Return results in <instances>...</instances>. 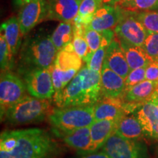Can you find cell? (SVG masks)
<instances>
[{
    "label": "cell",
    "instance_id": "1",
    "mask_svg": "<svg viewBox=\"0 0 158 158\" xmlns=\"http://www.w3.org/2000/svg\"><path fill=\"white\" fill-rule=\"evenodd\" d=\"M62 149L41 128L5 130L0 136V158H56Z\"/></svg>",
    "mask_w": 158,
    "mask_h": 158
},
{
    "label": "cell",
    "instance_id": "2",
    "mask_svg": "<svg viewBox=\"0 0 158 158\" xmlns=\"http://www.w3.org/2000/svg\"><path fill=\"white\" fill-rule=\"evenodd\" d=\"M101 73L87 65L77 73L54 101L58 108L70 106H94L101 100Z\"/></svg>",
    "mask_w": 158,
    "mask_h": 158
},
{
    "label": "cell",
    "instance_id": "3",
    "mask_svg": "<svg viewBox=\"0 0 158 158\" xmlns=\"http://www.w3.org/2000/svg\"><path fill=\"white\" fill-rule=\"evenodd\" d=\"M58 51L49 35L43 31L28 35L19 51V71L49 68L54 64Z\"/></svg>",
    "mask_w": 158,
    "mask_h": 158
},
{
    "label": "cell",
    "instance_id": "4",
    "mask_svg": "<svg viewBox=\"0 0 158 158\" xmlns=\"http://www.w3.org/2000/svg\"><path fill=\"white\" fill-rule=\"evenodd\" d=\"M52 110L48 99H40L25 95L7 108L1 118L14 125L42 122L48 118Z\"/></svg>",
    "mask_w": 158,
    "mask_h": 158
},
{
    "label": "cell",
    "instance_id": "5",
    "mask_svg": "<svg viewBox=\"0 0 158 158\" xmlns=\"http://www.w3.org/2000/svg\"><path fill=\"white\" fill-rule=\"evenodd\" d=\"M48 119L52 128L60 130H73L89 127L95 121L94 106L52 108Z\"/></svg>",
    "mask_w": 158,
    "mask_h": 158
},
{
    "label": "cell",
    "instance_id": "6",
    "mask_svg": "<svg viewBox=\"0 0 158 158\" xmlns=\"http://www.w3.org/2000/svg\"><path fill=\"white\" fill-rule=\"evenodd\" d=\"M31 96L50 100L54 95L52 76L49 68H33L19 71Z\"/></svg>",
    "mask_w": 158,
    "mask_h": 158
},
{
    "label": "cell",
    "instance_id": "7",
    "mask_svg": "<svg viewBox=\"0 0 158 158\" xmlns=\"http://www.w3.org/2000/svg\"><path fill=\"white\" fill-rule=\"evenodd\" d=\"M110 158H147L145 144L138 140L125 138L116 131L101 148Z\"/></svg>",
    "mask_w": 158,
    "mask_h": 158
},
{
    "label": "cell",
    "instance_id": "8",
    "mask_svg": "<svg viewBox=\"0 0 158 158\" xmlns=\"http://www.w3.org/2000/svg\"><path fill=\"white\" fill-rule=\"evenodd\" d=\"M114 31L116 37L122 42L141 47L149 33L138 21L135 13L125 10Z\"/></svg>",
    "mask_w": 158,
    "mask_h": 158
},
{
    "label": "cell",
    "instance_id": "9",
    "mask_svg": "<svg viewBox=\"0 0 158 158\" xmlns=\"http://www.w3.org/2000/svg\"><path fill=\"white\" fill-rule=\"evenodd\" d=\"M27 87L23 79L10 71L1 73L0 78V110L1 118L7 108L26 95Z\"/></svg>",
    "mask_w": 158,
    "mask_h": 158
},
{
    "label": "cell",
    "instance_id": "10",
    "mask_svg": "<svg viewBox=\"0 0 158 158\" xmlns=\"http://www.w3.org/2000/svg\"><path fill=\"white\" fill-rule=\"evenodd\" d=\"M137 105L124 101L122 98H102L94 106V120L111 119L119 121L140 108Z\"/></svg>",
    "mask_w": 158,
    "mask_h": 158
},
{
    "label": "cell",
    "instance_id": "11",
    "mask_svg": "<svg viewBox=\"0 0 158 158\" xmlns=\"http://www.w3.org/2000/svg\"><path fill=\"white\" fill-rule=\"evenodd\" d=\"M47 0H33L23 6L19 13L21 30L23 35H28L47 15Z\"/></svg>",
    "mask_w": 158,
    "mask_h": 158
},
{
    "label": "cell",
    "instance_id": "12",
    "mask_svg": "<svg viewBox=\"0 0 158 158\" xmlns=\"http://www.w3.org/2000/svg\"><path fill=\"white\" fill-rule=\"evenodd\" d=\"M52 133L65 144L76 149L79 155L91 153L92 136L90 126L73 130H60L52 128Z\"/></svg>",
    "mask_w": 158,
    "mask_h": 158
},
{
    "label": "cell",
    "instance_id": "13",
    "mask_svg": "<svg viewBox=\"0 0 158 158\" xmlns=\"http://www.w3.org/2000/svg\"><path fill=\"white\" fill-rule=\"evenodd\" d=\"M146 135L158 141V92L136 112Z\"/></svg>",
    "mask_w": 158,
    "mask_h": 158
},
{
    "label": "cell",
    "instance_id": "14",
    "mask_svg": "<svg viewBox=\"0 0 158 158\" xmlns=\"http://www.w3.org/2000/svg\"><path fill=\"white\" fill-rule=\"evenodd\" d=\"M81 2L80 0H47L45 20L71 22L78 15Z\"/></svg>",
    "mask_w": 158,
    "mask_h": 158
},
{
    "label": "cell",
    "instance_id": "15",
    "mask_svg": "<svg viewBox=\"0 0 158 158\" xmlns=\"http://www.w3.org/2000/svg\"><path fill=\"white\" fill-rule=\"evenodd\" d=\"M124 10L117 5H103L94 13L93 19L88 27L100 31L114 30L119 21Z\"/></svg>",
    "mask_w": 158,
    "mask_h": 158
},
{
    "label": "cell",
    "instance_id": "16",
    "mask_svg": "<svg viewBox=\"0 0 158 158\" xmlns=\"http://www.w3.org/2000/svg\"><path fill=\"white\" fill-rule=\"evenodd\" d=\"M100 73L102 97L110 98H122L126 90L124 78L112 70L105 62Z\"/></svg>",
    "mask_w": 158,
    "mask_h": 158
},
{
    "label": "cell",
    "instance_id": "17",
    "mask_svg": "<svg viewBox=\"0 0 158 158\" xmlns=\"http://www.w3.org/2000/svg\"><path fill=\"white\" fill-rule=\"evenodd\" d=\"M158 92V81L144 80L139 84L127 89L122 96L124 101L141 107Z\"/></svg>",
    "mask_w": 158,
    "mask_h": 158
},
{
    "label": "cell",
    "instance_id": "18",
    "mask_svg": "<svg viewBox=\"0 0 158 158\" xmlns=\"http://www.w3.org/2000/svg\"><path fill=\"white\" fill-rule=\"evenodd\" d=\"M104 62L112 70L124 79L127 78L131 71L122 50L119 40L116 35L106 50Z\"/></svg>",
    "mask_w": 158,
    "mask_h": 158
},
{
    "label": "cell",
    "instance_id": "19",
    "mask_svg": "<svg viewBox=\"0 0 158 158\" xmlns=\"http://www.w3.org/2000/svg\"><path fill=\"white\" fill-rule=\"evenodd\" d=\"M118 121L111 119L95 120L90 125L92 136L91 153L101 149L108 138L116 131Z\"/></svg>",
    "mask_w": 158,
    "mask_h": 158
},
{
    "label": "cell",
    "instance_id": "20",
    "mask_svg": "<svg viewBox=\"0 0 158 158\" xmlns=\"http://www.w3.org/2000/svg\"><path fill=\"white\" fill-rule=\"evenodd\" d=\"M1 33L5 36L11 54L15 56L19 52L22 41L23 36L19 19L12 16L6 20L1 24Z\"/></svg>",
    "mask_w": 158,
    "mask_h": 158
},
{
    "label": "cell",
    "instance_id": "21",
    "mask_svg": "<svg viewBox=\"0 0 158 158\" xmlns=\"http://www.w3.org/2000/svg\"><path fill=\"white\" fill-rule=\"evenodd\" d=\"M120 44L131 70L147 67V65L153 61L147 54L143 47L130 45L122 41H120Z\"/></svg>",
    "mask_w": 158,
    "mask_h": 158
},
{
    "label": "cell",
    "instance_id": "22",
    "mask_svg": "<svg viewBox=\"0 0 158 158\" xmlns=\"http://www.w3.org/2000/svg\"><path fill=\"white\" fill-rule=\"evenodd\" d=\"M83 62V59L75 52L73 43H70L58 51L54 64L64 70L74 69L79 71L82 68Z\"/></svg>",
    "mask_w": 158,
    "mask_h": 158
},
{
    "label": "cell",
    "instance_id": "23",
    "mask_svg": "<svg viewBox=\"0 0 158 158\" xmlns=\"http://www.w3.org/2000/svg\"><path fill=\"white\" fill-rule=\"evenodd\" d=\"M116 133L128 139L138 140L143 137L144 132L141 122L136 116L127 115L118 122Z\"/></svg>",
    "mask_w": 158,
    "mask_h": 158
},
{
    "label": "cell",
    "instance_id": "24",
    "mask_svg": "<svg viewBox=\"0 0 158 158\" xmlns=\"http://www.w3.org/2000/svg\"><path fill=\"white\" fill-rule=\"evenodd\" d=\"M102 0H82L78 13L73 23L76 27L86 28L92 22L94 13L102 6Z\"/></svg>",
    "mask_w": 158,
    "mask_h": 158
},
{
    "label": "cell",
    "instance_id": "25",
    "mask_svg": "<svg viewBox=\"0 0 158 158\" xmlns=\"http://www.w3.org/2000/svg\"><path fill=\"white\" fill-rule=\"evenodd\" d=\"M50 69L55 92L53 98H54L62 93L63 89L71 81V80L74 78L78 71L74 69L68 70H62L54 64L50 67Z\"/></svg>",
    "mask_w": 158,
    "mask_h": 158
},
{
    "label": "cell",
    "instance_id": "26",
    "mask_svg": "<svg viewBox=\"0 0 158 158\" xmlns=\"http://www.w3.org/2000/svg\"><path fill=\"white\" fill-rule=\"evenodd\" d=\"M73 23L71 22H61L51 35V40L57 49L62 50L73 39Z\"/></svg>",
    "mask_w": 158,
    "mask_h": 158
},
{
    "label": "cell",
    "instance_id": "27",
    "mask_svg": "<svg viewBox=\"0 0 158 158\" xmlns=\"http://www.w3.org/2000/svg\"><path fill=\"white\" fill-rule=\"evenodd\" d=\"M118 7L131 13L158 10V0H120Z\"/></svg>",
    "mask_w": 158,
    "mask_h": 158
},
{
    "label": "cell",
    "instance_id": "28",
    "mask_svg": "<svg viewBox=\"0 0 158 158\" xmlns=\"http://www.w3.org/2000/svg\"><path fill=\"white\" fill-rule=\"evenodd\" d=\"M84 31L85 28L76 27L73 25L74 35L72 43L75 52L83 59L84 62L86 63L89 59L92 52L84 37Z\"/></svg>",
    "mask_w": 158,
    "mask_h": 158
},
{
    "label": "cell",
    "instance_id": "29",
    "mask_svg": "<svg viewBox=\"0 0 158 158\" xmlns=\"http://www.w3.org/2000/svg\"><path fill=\"white\" fill-rule=\"evenodd\" d=\"M13 56L2 33L0 35V66L1 72L10 71L13 67Z\"/></svg>",
    "mask_w": 158,
    "mask_h": 158
},
{
    "label": "cell",
    "instance_id": "30",
    "mask_svg": "<svg viewBox=\"0 0 158 158\" xmlns=\"http://www.w3.org/2000/svg\"><path fill=\"white\" fill-rule=\"evenodd\" d=\"M135 15L149 32L158 33V10L141 12Z\"/></svg>",
    "mask_w": 158,
    "mask_h": 158
},
{
    "label": "cell",
    "instance_id": "31",
    "mask_svg": "<svg viewBox=\"0 0 158 158\" xmlns=\"http://www.w3.org/2000/svg\"><path fill=\"white\" fill-rule=\"evenodd\" d=\"M142 47L153 61L158 60V33L149 32Z\"/></svg>",
    "mask_w": 158,
    "mask_h": 158
},
{
    "label": "cell",
    "instance_id": "32",
    "mask_svg": "<svg viewBox=\"0 0 158 158\" xmlns=\"http://www.w3.org/2000/svg\"><path fill=\"white\" fill-rule=\"evenodd\" d=\"M84 37L92 53L98 50L102 42V34L100 31L86 27L84 31Z\"/></svg>",
    "mask_w": 158,
    "mask_h": 158
},
{
    "label": "cell",
    "instance_id": "33",
    "mask_svg": "<svg viewBox=\"0 0 158 158\" xmlns=\"http://www.w3.org/2000/svg\"><path fill=\"white\" fill-rule=\"evenodd\" d=\"M146 69H147V67H143V68L134 69L130 71L127 78L124 79L126 89L146 80Z\"/></svg>",
    "mask_w": 158,
    "mask_h": 158
},
{
    "label": "cell",
    "instance_id": "34",
    "mask_svg": "<svg viewBox=\"0 0 158 158\" xmlns=\"http://www.w3.org/2000/svg\"><path fill=\"white\" fill-rule=\"evenodd\" d=\"M146 79L158 81V60H154L147 65L146 69Z\"/></svg>",
    "mask_w": 158,
    "mask_h": 158
},
{
    "label": "cell",
    "instance_id": "35",
    "mask_svg": "<svg viewBox=\"0 0 158 158\" xmlns=\"http://www.w3.org/2000/svg\"><path fill=\"white\" fill-rule=\"evenodd\" d=\"M76 158H110V157L101 150L100 152L97 151L94 152L81 155V156Z\"/></svg>",
    "mask_w": 158,
    "mask_h": 158
},
{
    "label": "cell",
    "instance_id": "36",
    "mask_svg": "<svg viewBox=\"0 0 158 158\" xmlns=\"http://www.w3.org/2000/svg\"><path fill=\"white\" fill-rule=\"evenodd\" d=\"M32 1L33 0H13V2L14 7H16V8H19V7L21 8L23 6L27 5V4Z\"/></svg>",
    "mask_w": 158,
    "mask_h": 158
},
{
    "label": "cell",
    "instance_id": "37",
    "mask_svg": "<svg viewBox=\"0 0 158 158\" xmlns=\"http://www.w3.org/2000/svg\"><path fill=\"white\" fill-rule=\"evenodd\" d=\"M103 5H116L120 0H102Z\"/></svg>",
    "mask_w": 158,
    "mask_h": 158
},
{
    "label": "cell",
    "instance_id": "38",
    "mask_svg": "<svg viewBox=\"0 0 158 158\" xmlns=\"http://www.w3.org/2000/svg\"><path fill=\"white\" fill-rule=\"evenodd\" d=\"M157 158H158V153H157Z\"/></svg>",
    "mask_w": 158,
    "mask_h": 158
},
{
    "label": "cell",
    "instance_id": "39",
    "mask_svg": "<svg viewBox=\"0 0 158 158\" xmlns=\"http://www.w3.org/2000/svg\"><path fill=\"white\" fill-rule=\"evenodd\" d=\"M80 1H82V0H80Z\"/></svg>",
    "mask_w": 158,
    "mask_h": 158
}]
</instances>
